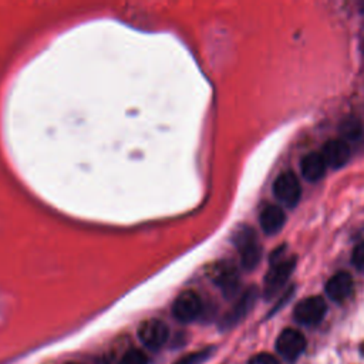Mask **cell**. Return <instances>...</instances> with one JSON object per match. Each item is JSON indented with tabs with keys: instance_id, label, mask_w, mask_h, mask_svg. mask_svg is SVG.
<instances>
[{
	"instance_id": "6da1fadb",
	"label": "cell",
	"mask_w": 364,
	"mask_h": 364,
	"mask_svg": "<svg viewBox=\"0 0 364 364\" xmlns=\"http://www.w3.org/2000/svg\"><path fill=\"white\" fill-rule=\"evenodd\" d=\"M232 240L239 252L242 268L245 271H253L262 258V248L255 231L249 227H240L236 229Z\"/></svg>"
},
{
	"instance_id": "7a4b0ae2",
	"label": "cell",
	"mask_w": 364,
	"mask_h": 364,
	"mask_svg": "<svg viewBox=\"0 0 364 364\" xmlns=\"http://www.w3.org/2000/svg\"><path fill=\"white\" fill-rule=\"evenodd\" d=\"M296 256L283 258L278 262L271 263V269L265 276L263 282V296L266 299L274 298L279 290L286 285L290 275L295 271Z\"/></svg>"
},
{
	"instance_id": "3957f363",
	"label": "cell",
	"mask_w": 364,
	"mask_h": 364,
	"mask_svg": "<svg viewBox=\"0 0 364 364\" xmlns=\"http://www.w3.org/2000/svg\"><path fill=\"white\" fill-rule=\"evenodd\" d=\"M201 312L202 300L195 290H184L173 303V316L184 325L197 320Z\"/></svg>"
},
{
	"instance_id": "277c9868",
	"label": "cell",
	"mask_w": 364,
	"mask_h": 364,
	"mask_svg": "<svg viewBox=\"0 0 364 364\" xmlns=\"http://www.w3.org/2000/svg\"><path fill=\"white\" fill-rule=\"evenodd\" d=\"M326 312L327 305L325 299L320 296H312L303 299L296 305L294 316L299 325L316 326L323 320V318L326 316Z\"/></svg>"
},
{
	"instance_id": "5b68a950",
	"label": "cell",
	"mask_w": 364,
	"mask_h": 364,
	"mask_svg": "<svg viewBox=\"0 0 364 364\" xmlns=\"http://www.w3.org/2000/svg\"><path fill=\"white\" fill-rule=\"evenodd\" d=\"M138 341L151 350H158L165 345L169 336V329L165 322L160 319H147L144 320L137 330Z\"/></svg>"
},
{
	"instance_id": "8992f818",
	"label": "cell",
	"mask_w": 364,
	"mask_h": 364,
	"mask_svg": "<svg viewBox=\"0 0 364 364\" xmlns=\"http://www.w3.org/2000/svg\"><path fill=\"white\" fill-rule=\"evenodd\" d=\"M274 193L280 204L294 208L300 201L302 186L294 173H283L274 184Z\"/></svg>"
},
{
	"instance_id": "52a82bcc",
	"label": "cell",
	"mask_w": 364,
	"mask_h": 364,
	"mask_svg": "<svg viewBox=\"0 0 364 364\" xmlns=\"http://www.w3.org/2000/svg\"><path fill=\"white\" fill-rule=\"evenodd\" d=\"M212 282L222 290L227 298L236 295L239 289V275L235 266L229 262L216 263L209 274Z\"/></svg>"
},
{
	"instance_id": "ba28073f",
	"label": "cell",
	"mask_w": 364,
	"mask_h": 364,
	"mask_svg": "<svg viewBox=\"0 0 364 364\" xmlns=\"http://www.w3.org/2000/svg\"><path fill=\"white\" fill-rule=\"evenodd\" d=\"M305 349L306 338L300 332L295 329L283 330L276 341V350L287 361L296 360L305 352Z\"/></svg>"
},
{
	"instance_id": "9c48e42d",
	"label": "cell",
	"mask_w": 364,
	"mask_h": 364,
	"mask_svg": "<svg viewBox=\"0 0 364 364\" xmlns=\"http://www.w3.org/2000/svg\"><path fill=\"white\" fill-rule=\"evenodd\" d=\"M352 151L349 144L343 140H330L323 145L322 157L327 166L333 169H338L345 166L350 160Z\"/></svg>"
},
{
	"instance_id": "30bf717a",
	"label": "cell",
	"mask_w": 364,
	"mask_h": 364,
	"mask_svg": "<svg viewBox=\"0 0 364 364\" xmlns=\"http://www.w3.org/2000/svg\"><path fill=\"white\" fill-rule=\"evenodd\" d=\"M353 289L354 283L347 272L336 274L326 283V294L336 303H343L347 300L353 294Z\"/></svg>"
},
{
	"instance_id": "8fae6325",
	"label": "cell",
	"mask_w": 364,
	"mask_h": 364,
	"mask_svg": "<svg viewBox=\"0 0 364 364\" xmlns=\"http://www.w3.org/2000/svg\"><path fill=\"white\" fill-rule=\"evenodd\" d=\"M256 299H258V289L256 287L248 289L247 292L240 296V299L233 306V309L227 314V318L224 319V327H232L238 325L251 312Z\"/></svg>"
},
{
	"instance_id": "7c38bea8",
	"label": "cell",
	"mask_w": 364,
	"mask_h": 364,
	"mask_svg": "<svg viewBox=\"0 0 364 364\" xmlns=\"http://www.w3.org/2000/svg\"><path fill=\"white\" fill-rule=\"evenodd\" d=\"M300 169H302V175L306 181L309 182H318L320 181L325 174L327 165L319 153H310L303 157L300 162Z\"/></svg>"
},
{
	"instance_id": "4fadbf2b",
	"label": "cell",
	"mask_w": 364,
	"mask_h": 364,
	"mask_svg": "<svg viewBox=\"0 0 364 364\" xmlns=\"http://www.w3.org/2000/svg\"><path fill=\"white\" fill-rule=\"evenodd\" d=\"M259 222H260L262 231L266 235H275L283 228L286 222V215L280 207L268 205L260 212Z\"/></svg>"
},
{
	"instance_id": "5bb4252c",
	"label": "cell",
	"mask_w": 364,
	"mask_h": 364,
	"mask_svg": "<svg viewBox=\"0 0 364 364\" xmlns=\"http://www.w3.org/2000/svg\"><path fill=\"white\" fill-rule=\"evenodd\" d=\"M341 134L345 142L357 144L364 138V128L357 117H347L341 123Z\"/></svg>"
},
{
	"instance_id": "9a60e30c",
	"label": "cell",
	"mask_w": 364,
	"mask_h": 364,
	"mask_svg": "<svg viewBox=\"0 0 364 364\" xmlns=\"http://www.w3.org/2000/svg\"><path fill=\"white\" fill-rule=\"evenodd\" d=\"M119 364H150L149 357L138 349H130L121 357Z\"/></svg>"
},
{
	"instance_id": "2e32d148",
	"label": "cell",
	"mask_w": 364,
	"mask_h": 364,
	"mask_svg": "<svg viewBox=\"0 0 364 364\" xmlns=\"http://www.w3.org/2000/svg\"><path fill=\"white\" fill-rule=\"evenodd\" d=\"M212 354L211 349L207 350H201V352H195V353H191L184 356L182 358H180L177 363L174 364H202L204 361L208 360V357Z\"/></svg>"
},
{
	"instance_id": "e0dca14e",
	"label": "cell",
	"mask_w": 364,
	"mask_h": 364,
	"mask_svg": "<svg viewBox=\"0 0 364 364\" xmlns=\"http://www.w3.org/2000/svg\"><path fill=\"white\" fill-rule=\"evenodd\" d=\"M352 262L358 272L364 274V242L354 248L352 255Z\"/></svg>"
},
{
	"instance_id": "ac0fdd59",
	"label": "cell",
	"mask_w": 364,
	"mask_h": 364,
	"mask_svg": "<svg viewBox=\"0 0 364 364\" xmlns=\"http://www.w3.org/2000/svg\"><path fill=\"white\" fill-rule=\"evenodd\" d=\"M249 364H280V361L269 353H259L249 360Z\"/></svg>"
},
{
	"instance_id": "d6986e66",
	"label": "cell",
	"mask_w": 364,
	"mask_h": 364,
	"mask_svg": "<svg viewBox=\"0 0 364 364\" xmlns=\"http://www.w3.org/2000/svg\"><path fill=\"white\" fill-rule=\"evenodd\" d=\"M67 364H77V363H67Z\"/></svg>"
}]
</instances>
